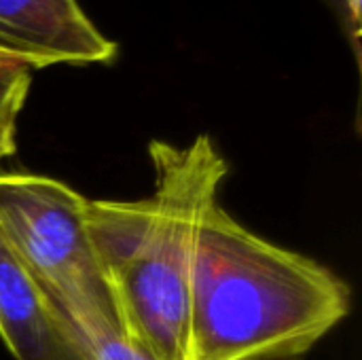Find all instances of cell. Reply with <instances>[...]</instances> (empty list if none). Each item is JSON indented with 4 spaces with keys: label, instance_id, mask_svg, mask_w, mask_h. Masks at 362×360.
Instances as JSON below:
<instances>
[{
    "label": "cell",
    "instance_id": "obj_5",
    "mask_svg": "<svg viewBox=\"0 0 362 360\" xmlns=\"http://www.w3.org/2000/svg\"><path fill=\"white\" fill-rule=\"evenodd\" d=\"M0 337L15 360H59L36 282L0 238Z\"/></svg>",
    "mask_w": 362,
    "mask_h": 360
},
{
    "label": "cell",
    "instance_id": "obj_6",
    "mask_svg": "<svg viewBox=\"0 0 362 360\" xmlns=\"http://www.w3.org/2000/svg\"><path fill=\"white\" fill-rule=\"evenodd\" d=\"M51 329L72 360H157L100 308L40 291Z\"/></svg>",
    "mask_w": 362,
    "mask_h": 360
},
{
    "label": "cell",
    "instance_id": "obj_2",
    "mask_svg": "<svg viewBox=\"0 0 362 360\" xmlns=\"http://www.w3.org/2000/svg\"><path fill=\"white\" fill-rule=\"evenodd\" d=\"M350 314L331 269L276 246L214 202L189 286V360H295Z\"/></svg>",
    "mask_w": 362,
    "mask_h": 360
},
{
    "label": "cell",
    "instance_id": "obj_7",
    "mask_svg": "<svg viewBox=\"0 0 362 360\" xmlns=\"http://www.w3.org/2000/svg\"><path fill=\"white\" fill-rule=\"evenodd\" d=\"M32 68L0 53V172L17 151V125L28 102Z\"/></svg>",
    "mask_w": 362,
    "mask_h": 360
},
{
    "label": "cell",
    "instance_id": "obj_8",
    "mask_svg": "<svg viewBox=\"0 0 362 360\" xmlns=\"http://www.w3.org/2000/svg\"><path fill=\"white\" fill-rule=\"evenodd\" d=\"M335 6V13L339 17V23L344 28L346 38L350 40V47L354 51L356 62H361V11L362 0H331Z\"/></svg>",
    "mask_w": 362,
    "mask_h": 360
},
{
    "label": "cell",
    "instance_id": "obj_1",
    "mask_svg": "<svg viewBox=\"0 0 362 360\" xmlns=\"http://www.w3.org/2000/svg\"><path fill=\"white\" fill-rule=\"evenodd\" d=\"M153 195L140 202H87L95 261L119 327L157 360H189V286L197 236L227 178L210 136L187 146L153 140Z\"/></svg>",
    "mask_w": 362,
    "mask_h": 360
},
{
    "label": "cell",
    "instance_id": "obj_3",
    "mask_svg": "<svg viewBox=\"0 0 362 360\" xmlns=\"http://www.w3.org/2000/svg\"><path fill=\"white\" fill-rule=\"evenodd\" d=\"M87 202L55 178L0 172V238L38 291L91 303L117 320L93 255Z\"/></svg>",
    "mask_w": 362,
    "mask_h": 360
},
{
    "label": "cell",
    "instance_id": "obj_4",
    "mask_svg": "<svg viewBox=\"0 0 362 360\" xmlns=\"http://www.w3.org/2000/svg\"><path fill=\"white\" fill-rule=\"evenodd\" d=\"M0 53L36 68L106 64L117 42L104 36L78 0H0Z\"/></svg>",
    "mask_w": 362,
    "mask_h": 360
},
{
    "label": "cell",
    "instance_id": "obj_9",
    "mask_svg": "<svg viewBox=\"0 0 362 360\" xmlns=\"http://www.w3.org/2000/svg\"><path fill=\"white\" fill-rule=\"evenodd\" d=\"M62 350H64V348H62ZM59 360H72V359H70V356H68L66 352H62V359H59Z\"/></svg>",
    "mask_w": 362,
    "mask_h": 360
}]
</instances>
